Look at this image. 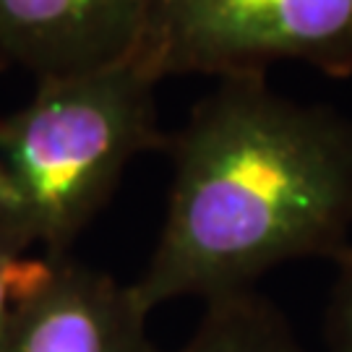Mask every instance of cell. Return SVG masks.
Listing matches in <instances>:
<instances>
[{"mask_svg": "<svg viewBox=\"0 0 352 352\" xmlns=\"http://www.w3.org/2000/svg\"><path fill=\"white\" fill-rule=\"evenodd\" d=\"M162 230L131 282L154 314L253 289L279 266L340 261L352 243V120L279 94L264 76L225 78L167 139Z\"/></svg>", "mask_w": 352, "mask_h": 352, "instance_id": "obj_1", "label": "cell"}, {"mask_svg": "<svg viewBox=\"0 0 352 352\" xmlns=\"http://www.w3.org/2000/svg\"><path fill=\"white\" fill-rule=\"evenodd\" d=\"M160 146L157 81L136 58L39 81L24 107L0 115V235L68 258L128 164Z\"/></svg>", "mask_w": 352, "mask_h": 352, "instance_id": "obj_2", "label": "cell"}, {"mask_svg": "<svg viewBox=\"0 0 352 352\" xmlns=\"http://www.w3.org/2000/svg\"><path fill=\"white\" fill-rule=\"evenodd\" d=\"M170 76L245 78L282 60L352 76V0H151L136 55Z\"/></svg>", "mask_w": 352, "mask_h": 352, "instance_id": "obj_3", "label": "cell"}, {"mask_svg": "<svg viewBox=\"0 0 352 352\" xmlns=\"http://www.w3.org/2000/svg\"><path fill=\"white\" fill-rule=\"evenodd\" d=\"M149 11L151 0H0V71L39 84L126 63Z\"/></svg>", "mask_w": 352, "mask_h": 352, "instance_id": "obj_4", "label": "cell"}, {"mask_svg": "<svg viewBox=\"0 0 352 352\" xmlns=\"http://www.w3.org/2000/svg\"><path fill=\"white\" fill-rule=\"evenodd\" d=\"M149 316L133 285L68 256L21 311L0 352H157Z\"/></svg>", "mask_w": 352, "mask_h": 352, "instance_id": "obj_5", "label": "cell"}, {"mask_svg": "<svg viewBox=\"0 0 352 352\" xmlns=\"http://www.w3.org/2000/svg\"><path fill=\"white\" fill-rule=\"evenodd\" d=\"M177 352H311L287 316L256 289L206 302L201 321Z\"/></svg>", "mask_w": 352, "mask_h": 352, "instance_id": "obj_6", "label": "cell"}, {"mask_svg": "<svg viewBox=\"0 0 352 352\" xmlns=\"http://www.w3.org/2000/svg\"><path fill=\"white\" fill-rule=\"evenodd\" d=\"M60 261L63 258H52L45 253L21 251L0 235V347L29 300L58 272Z\"/></svg>", "mask_w": 352, "mask_h": 352, "instance_id": "obj_7", "label": "cell"}, {"mask_svg": "<svg viewBox=\"0 0 352 352\" xmlns=\"http://www.w3.org/2000/svg\"><path fill=\"white\" fill-rule=\"evenodd\" d=\"M327 316V352H352V243L340 261Z\"/></svg>", "mask_w": 352, "mask_h": 352, "instance_id": "obj_8", "label": "cell"}]
</instances>
